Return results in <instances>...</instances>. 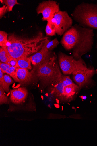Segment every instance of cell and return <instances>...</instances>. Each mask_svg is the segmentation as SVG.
Wrapping results in <instances>:
<instances>
[{
  "label": "cell",
  "instance_id": "obj_4",
  "mask_svg": "<svg viewBox=\"0 0 97 146\" xmlns=\"http://www.w3.org/2000/svg\"><path fill=\"white\" fill-rule=\"evenodd\" d=\"M72 16L82 27L97 30V4L83 2L74 9Z\"/></svg>",
  "mask_w": 97,
  "mask_h": 146
},
{
  "label": "cell",
  "instance_id": "obj_6",
  "mask_svg": "<svg viewBox=\"0 0 97 146\" xmlns=\"http://www.w3.org/2000/svg\"><path fill=\"white\" fill-rule=\"evenodd\" d=\"M96 73L93 67L88 68L86 70L72 75L73 81L81 89H88L93 87L95 82L93 77Z\"/></svg>",
  "mask_w": 97,
  "mask_h": 146
},
{
  "label": "cell",
  "instance_id": "obj_22",
  "mask_svg": "<svg viewBox=\"0 0 97 146\" xmlns=\"http://www.w3.org/2000/svg\"><path fill=\"white\" fill-rule=\"evenodd\" d=\"M8 34L6 32L0 31V46L1 47H5L8 42Z\"/></svg>",
  "mask_w": 97,
  "mask_h": 146
},
{
  "label": "cell",
  "instance_id": "obj_18",
  "mask_svg": "<svg viewBox=\"0 0 97 146\" xmlns=\"http://www.w3.org/2000/svg\"><path fill=\"white\" fill-rule=\"evenodd\" d=\"M59 42L57 38H55L53 40L49 41L48 40L45 44L46 49L49 51H51L59 45Z\"/></svg>",
  "mask_w": 97,
  "mask_h": 146
},
{
  "label": "cell",
  "instance_id": "obj_3",
  "mask_svg": "<svg viewBox=\"0 0 97 146\" xmlns=\"http://www.w3.org/2000/svg\"><path fill=\"white\" fill-rule=\"evenodd\" d=\"M60 69L57 56L54 53L44 62L35 66L32 73L39 80L44 88L61 82L64 75Z\"/></svg>",
  "mask_w": 97,
  "mask_h": 146
},
{
  "label": "cell",
  "instance_id": "obj_2",
  "mask_svg": "<svg viewBox=\"0 0 97 146\" xmlns=\"http://www.w3.org/2000/svg\"><path fill=\"white\" fill-rule=\"evenodd\" d=\"M48 40L49 38L44 36L41 32L31 38L11 33L9 35L6 46L4 47L11 57L17 59L35 54L42 48Z\"/></svg>",
  "mask_w": 97,
  "mask_h": 146
},
{
  "label": "cell",
  "instance_id": "obj_10",
  "mask_svg": "<svg viewBox=\"0 0 97 146\" xmlns=\"http://www.w3.org/2000/svg\"><path fill=\"white\" fill-rule=\"evenodd\" d=\"M54 53L52 51L48 50L46 48L45 44L39 51L30 57L32 63L34 67L38 66L49 58Z\"/></svg>",
  "mask_w": 97,
  "mask_h": 146
},
{
  "label": "cell",
  "instance_id": "obj_14",
  "mask_svg": "<svg viewBox=\"0 0 97 146\" xmlns=\"http://www.w3.org/2000/svg\"><path fill=\"white\" fill-rule=\"evenodd\" d=\"M4 73L0 69V86L2 87L5 92L9 91L10 86L13 82L10 76L7 75H4Z\"/></svg>",
  "mask_w": 97,
  "mask_h": 146
},
{
  "label": "cell",
  "instance_id": "obj_19",
  "mask_svg": "<svg viewBox=\"0 0 97 146\" xmlns=\"http://www.w3.org/2000/svg\"><path fill=\"white\" fill-rule=\"evenodd\" d=\"M0 1L7 7V11L9 12L12 11L13 7L15 5H20L18 3L17 0H1Z\"/></svg>",
  "mask_w": 97,
  "mask_h": 146
},
{
  "label": "cell",
  "instance_id": "obj_8",
  "mask_svg": "<svg viewBox=\"0 0 97 146\" xmlns=\"http://www.w3.org/2000/svg\"><path fill=\"white\" fill-rule=\"evenodd\" d=\"M60 11L59 4L57 2L51 0L40 3L36 9L38 15L42 14V20L43 21H48L53 18L55 15Z\"/></svg>",
  "mask_w": 97,
  "mask_h": 146
},
{
  "label": "cell",
  "instance_id": "obj_15",
  "mask_svg": "<svg viewBox=\"0 0 97 146\" xmlns=\"http://www.w3.org/2000/svg\"><path fill=\"white\" fill-rule=\"evenodd\" d=\"M17 59L18 68L28 70L32 69V62L30 57H22Z\"/></svg>",
  "mask_w": 97,
  "mask_h": 146
},
{
  "label": "cell",
  "instance_id": "obj_5",
  "mask_svg": "<svg viewBox=\"0 0 97 146\" xmlns=\"http://www.w3.org/2000/svg\"><path fill=\"white\" fill-rule=\"evenodd\" d=\"M58 62L60 68L65 75L75 74L88 68L82 58L77 60L72 55L68 56L61 51L59 53Z\"/></svg>",
  "mask_w": 97,
  "mask_h": 146
},
{
  "label": "cell",
  "instance_id": "obj_28",
  "mask_svg": "<svg viewBox=\"0 0 97 146\" xmlns=\"http://www.w3.org/2000/svg\"><path fill=\"white\" fill-rule=\"evenodd\" d=\"M96 70V74H97V69Z\"/></svg>",
  "mask_w": 97,
  "mask_h": 146
},
{
  "label": "cell",
  "instance_id": "obj_25",
  "mask_svg": "<svg viewBox=\"0 0 97 146\" xmlns=\"http://www.w3.org/2000/svg\"><path fill=\"white\" fill-rule=\"evenodd\" d=\"M7 7L5 5L2 7L0 8V18H2L7 13Z\"/></svg>",
  "mask_w": 97,
  "mask_h": 146
},
{
  "label": "cell",
  "instance_id": "obj_23",
  "mask_svg": "<svg viewBox=\"0 0 97 146\" xmlns=\"http://www.w3.org/2000/svg\"><path fill=\"white\" fill-rule=\"evenodd\" d=\"M61 82L66 86L72 85L75 84L70 76L64 75Z\"/></svg>",
  "mask_w": 97,
  "mask_h": 146
},
{
  "label": "cell",
  "instance_id": "obj_26",
  "mask_svg": "<svg viewBox=\"0 0 97 146\" xmlns=\"http://www.w3.org/2000/svg\"><path fill=\"white\" fill-rule=\"evenodd\" d=\"M7 64L9 65L11 67L18 68L17 59L12 58Z\"/></svg>",
  "mask_w": 97,
  "mask_h": 146
},
{
  "label": "cell",
  "instance_id": "obj_17",
  "mask_svg": "<svg viewBox=\"0 0 97 146\" xmlns=\"http://www.w3.org/2000/svg\"><path fill=\"white\" fill-rule=\"evenodd\" d=\"M12 58L5 47H1L0 48V60L1 62L7 63Z\"/></svg>",
  "mask_w": 97,
  "mask_h": 146
},
{
  "label": "cell",
  "instance_id": "obj_24",
  "mask_svg": "<svg viewBox=\"0 0 97 146\" xmlns=\"http://www.w3.org/2000/svg\"><path fill=\"white\" fill-rule=\"evenodd\" d=\"M11 67L7 63H3L1 62L0 63V69H1L4 73H6L7 70Z\"/></svg>",
  "mask_w": 97,
  "mask_h": 146
},
{
  "label": "cell",
  "instance_id": "obj_20",
  "mask_svg": "<svg viewBox=\"0 0 97 146\" xmlns=\"http://www.w3.org/2000/svg\"><path fill=\"white\" fill-rule=\"evenodd\" d=\"M5 91L0 86V104H9L10 101L9 98L5 94Z\"/></svg>",
  "mask_w": 97,
  "mask_h": 146
},
{
  "label": "cell",
  "instance_id": "obj_16",
  "mask_svg": "<svg viewBox=\"0 0 97 146\" xmlns=\"http://www.w3.org/2000/svg\"><path fill=\"white\" fill-rule=\"evenodd\" d=\"M45 31L46 36H56V26L51 19L47 21Z\"/></svg>",
  "mask_w": 97,
  "mask_h": 146
},
{
  "label": "cell",
  "instance_id": "obj_27",
  "mask_svg": "<svg viewBox=\"0 0 97 146\" xmlns=\"http://www.w3.org/2000/svg\"><path fill=\"white\" fill-rule=\"evenodd\" d=\"M96 37L97 39V42L96 44L95 48L97 50V34L96 35Z\"/></svg>",
  "mask_w": 97,
  "mask_h": 146
},
{
  "label": "cell",
  "instance_id": "obj_21",
  "mask_svg": "<svg viewBox=\"0 0 97 146\" xmlns=\"http://www.w3.org/2000/svg\"><path fill=\"white\" fill-rule=\"evenodd\" d=\"M17 68L11 67L7 70L6 73L11 76L16 82H19L17 75Z\"/></svg>",
  "mask_w": 97,
  "mask_h": 146
},
{
  "label": "cell",
  "instance_id": "obj_11",
  "mask_svg": "<svg viewBox=\"0 0 97 146\" xmlns=\"http://www.w3.org/2000/svg\"><path fill=\"white\" fill-rule=\"evenodd\" d=\"M17 75L18 83L22 85H28L32 83L34 76L28 69L17 68Z\"/></svg>",
  "mask_w": 97,
  "mask_h": 146
},
{
  "label": "cell",
  "instance_id": "obj_7",
  "mask_svg": "<svg viewBox=\"0 0 97 146\" xmlns=\"http://www.w3.org/2000/svg\"><path fill=\"white\" fill-rule=\"evenodd\" d=\"M56 26V33L61 36L73 26V20L65 11H60L50 19Z\"/></svg>",
  "mask_w": 97,
  "mask_h": 146
},
{
  "label": "cell",
  "instance_id": "obj_12",
  "mask_svg": "<svg viewBox=\"0 0 97 146\" xmlns=\"http://www.w3.org/2000/svg\"><path fill=\"white\" fill-rule=\"evenodd\" d=\"M81 89L75 83L72 85L65 86L64 92L65 102L73 100L77 97Z\"/></svg>",
  "mask_w": 97,
  "mask_h": 146
},
{
  "label": "cell",
  "instance_id": "obj_1",
  "mask_svg": "<svg viewBox=\"0 0 97 146\" xmlns=\"http://www.w3.org/2000/svg\"><path fill=\"white\" fill-rule=\"evenodd\" d=\"M93 30L75 24L63 35L61 43L64 48L72 52L77 60L90 52L94 45Z\"/></svg>",
  "mask_w": 97,
  "mask_h": 146
},
{
  "label": "cell",
  "instance_id": "obj_13",
  "mask_svg": "<svg viewBox=\"0 0 97 146\" xmlns=\"http://www.w3.org/2000/svg\"><path fill=\"white\" fill-rule=\"evenodd\" d=\"M67 86L61 82L56 84L49 86L51 94L61 101L65 102L64 96V89Z\"/></svg>",
  "mask_w": 97,
  "mask_h": 146
},
{
  "label": "cell",
  "instance_id": "obj_9",
  "mask_svg": "<svg viewBox=\"0 0 97 146\" xmlns=\"http://www.w3.org/2000/svg\"><path fill=\"white\" fill-rule=\"evenodd\" d=\"M28 94V91L25 87L11 90L9 100L14 104H19L25 101Z\"/></svg>",
  "mask_w": 97,
  "mask_h": 146
}]
</instances>
